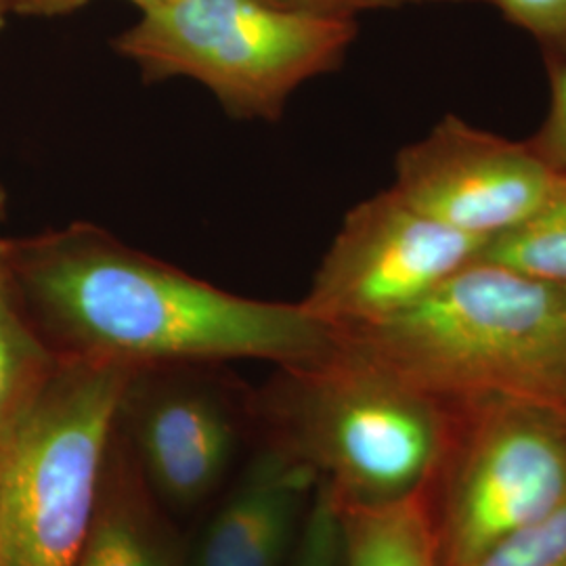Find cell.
Here are the masks:
<instances>
[{
  "label": "cell",
  "instance_id": "6da1fadb",
  "mask_svg": "<svg viewBox=\"0 0 566 566\" xmlns=\"http://www.w3.org/2000/svg\"><path fill=\"white\" fill-rule=\"evenodd\" d=\"M0 275L55 355L122 365L269 361L301 367L340 346L303 303L245 298L91 223L0 240Z\"/></svg>",
  "mask_w": 566,
  "mask_h": 566
},
{
  "label": "cell",
  "instance_id": "7a4b0ae2",
  "mask_svg": "<svg viewBox=\"0 0 566 566\" xmlns=\"http://www.w3.org/2000/svg\"><path fill=\"white\" fill-rule=\"evenodd\" d=\"M343 340L449 405L566 403V285L476 259L420 303Z\"/></svg>",
  "mask_w": 566,
  "mask_h": 566
},
{
  "label": "cell",
  "instance_id": "3957f363",
  "mask_svg": "<svg viewBox=\"0 0 566 566\" xmlns=\"http://www.w3.org/2000/svg\"><path fill=\"white\" fill-rule=\"evenodd\" d=\"M275 443L311 465L344 507L428 495L455 432V407L346 344L280 367L261 397Z\"/></svg>",
  "mask_w": 566,
  "mask_h": 566
},
{
  "label": "cell",
  "instance_id": "277c9868",
  "mask_svg": "<svg viewBox=\"0 0 566 566\" xmlns=\"http://www.w3.org/2000/svg\"><path fill=\"white\" fill-rule=\"evenodd\" d=\"M142 18L114 41L145 78L203 84L238 118L277 120L287 99L340 67L353 15L269 0H133Z\"/></svg>",
  "mask_w": 566,
  "mask_h": 566
},
{
  "label": "cell",
  "instance_id": "5b68a950",
  "mask_svg": "<svg viewBox=\"0 0 566 566\" xmlns=\"http://www.w3.org/2000/svg\"><path fill=\"white\" fill-rule=\"evenodd\" d=\"M133 369L60 357L0 462V565L76 566Z\"/></svg>",
  "mask_w": 566,
  "mask_h": 566
},
{
  "label": "cell",
  "instance_id": "8992f818",
  "mask_svg": "<svg viewBox=\"0 0 566 566\" xmlns=\"http://www.w3.org/2000/svg\"><path fill=\"white\" fill-rule=\"evenodd\" d=\"M455 407V432L432 485L441 566H470L566 504V403L486 397Z\"/></svg>",
  "mask_w": 566,
  "mask_h": 566
},
{
  "label": "cell",
  "instance_id": "52a82bcc",
  "mask_svg": "<svg viewBox=\"0 0 566 566\" xmlns=\"http://www.w3.org/2000/svg\"><path fill=\"white\" fill-rule=\"evenodd\" d=\"M485 248L388 187L346 212L301 303L336 329L376 324L420 303Z\"/></svg>",
  "mask_w": 566,
  "mask_h": 566
},
{
  "label": "cell",
  "instance_id": "ba28073f",
  "mask_svg": "<svg viewBox=\"0 0 566 566\" xmlns=\"http://www.w3.org/2000/svg\"><path fill=\"white\" fill-rule=\"evenodd\" d=\"M565 179L528 142L447 114L399 151L390 189L426 217L489 243L531 221Z\"/></svg>",
  "mask_w": 566,
  "mask_h": 566
},
{
  "label": "cell",
  "instance_id": "9c48e42d",
  "mask_svg": "<svg viewBox=\"0 0 566 566\" xmlns=\"http://www.w3.org/2000/svg\"><path fill=\"white\" fill-rule=\"evenodd\" d=\"M210 365L133 369L120 418L128 420L143 472L172 506L200 504L223 481L235 451V418Z\"/></svg>",
  "mask_w": 566,
  "mask_h": 566
},
{
  "label": "cell",
  "instance_id": "30bf717a",
  "mask_svg": "<svg viewBox=\"0 0 566 566\" xmlns=\"http://www.w3.org/2000/svg\"><path fill=\"white\" fill-rule=\"evenodd\" d=\"M317 474L269 441L243 470L189 566H283L296 544Z\"/></svg>",
  "mask_w": 566,
  "mask_h": 566
},
{
  "label": "cell",
  "instance_id": "8fae6325",
  "mask_svg": "<svg viewBox=\"0 0 566 566\" xmlns=\"http://www.w3.org/2000/svg\"><path fill=\"white\" fill-rule=\"evenodd\" d=\"M76 566L189 565L177 556L142 486L122 465L109 472L107 460L97 514Z\"/></svg>",
  "mask_w": 566,
  "mask_h": 566
},
{
  "label": "cell",
  "instance_id": "7c38bea8",
  "mask_svg": "<svg viewBox=\"0 0 566 566\" xmlns=\"http://www.w3.org/2000/svg\"><path fill=\"white\" fill-rule=\"evenodd\" d=\"M344 566H441L426 495L344 507Z\"/></svg>",
  "mask_w": 566,
  "mask_h": 566
},
{
  "label": "cell",
  "instance_id": "4fadbf2b",
  "mask_svg": "<svg viewBox=\"0 0 566 566\" xmlns=\"http://www.w3.org/2000/svg\"><path fill=\"white\" fill-rule=\"evenodd\" d=\"M55 361L57 355L42 343L4 285L0 296V446L34 401Z\"/></svg>",
  "mask_w": 566,
  "mask_h": 566
},
{
  "label": "cell",
  "instance_id": "5bb4252c",
  "mask_svg": "<svg viewBox=\"0 0 566 566\" xmlns=\"http://www.w3.org/2000/svg\"><path fill=\"white\" fill-rule=\"evenodd\" d=\"M483 259L566 285V179L531 221L486 243Z\"/></svg>",
  "mask_w": 566,
  "mask_h": 566
},
{
  "label": "cell",
  "instance_id": "9a60e30c",
  "mask_svg": "<svg viewBox=\"0 0 566 566\" xmlns=\"http://www.w3.org/2000/svg\"><path fill=\"white\" fill-rule=\"evenodd\" d=\"M283 566H344V507L324 481H317L296 544Z\"/></svg>",
  "mask_w": 566,
  "mask_h": 566
},
{
  "label": "cell",
  "instance_id": "2e32d148",
  "mask_svg": "<svg viewBox=\"0 0 566 566\" xmlns=\"http://www.w3.org/2000/svg\"><path fill=\"white\" fill-rule=\"evenodd\" d=\"M470 566H566V504L491 547Z\"/></svg>",
  "mask_w": 566,
  "mask_h": 566
},
{
  "label": "cell",
  "instance_id": "e0dca14e",
  "mask_svg": "<svg viewBox=\"0 0 566 566\" xmlns=\"http://www.w3.org/2000/svg\"><path fill=\"white\" fill-rule=\"evenodd\" d=\"M516 28L525 30L546 61L566 60V0H493Z\"/></svg>",
  "mask_w": 566,
  "mask_h": 566
},
{
  "label": "cell",
  "instance_id": "ac0fdd59",
  "mask_svg": "<svg viewBox=\"0 0 566 566\" xmlns=\"http://www.w3.org/2000/svg\"><path fill=\"white\" fill-rule=\"evenodd\" d=\"M549 102L546 118L528 145L547 166L566 177V60L547 63Z\"/></svg>",
  "mask_w": 566,
  "mask_h": 566
},
{
  "label": "cell",
  "instance_id": "d6986e66",
  "mask_svg": "<svg viewBox=\"0 0 566 566\" xmlns=\"http://www.w3.org/2000/svg\"><path fill=\"white\" fill-rule=\"evenodd\" d=\"M273 4L287 9H304V11H322V13H340L359 18L361 13L380 11V9H397L407 2L418 0H269Z\"/></svg>",
  "mask_w": 566,
  "mask_h": 566
},
{
  "label": "cell",
  "instance_id": "ffe728a7",
  "mask_svg": "<svg viewBox=\"0 0 566 566\" xmlns=\"http://www.w3.org/2000/svg\"><path fill=\"white\" fill-rule=\"evenodd\" d=\"M86 2L88 0H9V7H11V13H18V15L57 18L81 9Z\"/></svg>",
  "mask_w": 566,
  "mask_h": 566
},
{
  "label": "cell",
  "instance_id": "44dd1931",
  "mask_svg": "<svg viewBox=\"0 0 566 566\" xmlns=\"http://www.w3.org/2000/svg\"><path fill=\"white\" fill-rule=\"evenodd\" d=\"M9 15H11L9 0H0V30L4 28V23H7V18H9ZM4 214H7V191H4V187L0 185V223H2Z\"/></svg>",
  "mask_w": 566,
  "mask_h": 566
},
{
  "label": "cell",
  "instance_id": "7402d4cb",
  "mask_svg": "<svg viewBox=\"0 0 566 566\" xmlns=\"http://www.w3.org/2000/svg\"><path fill=\"white\" fill-rule=\"evenodd\" d=\"M4 294V282H2V275H0V296Z\"/></svg>",
  "mask_w": 566,
  "mask_h": 566
},
{
  "label": "cell",
  "instance_id": "603a6c76",
  "mask_svg": "<svg viewBox=\"0 0 566 566\" xmlns=\"http://www.w3.org/2000/svg\"><path fill=\"white\" fill-rule=\"evenodd\" d=\"M2 451H4V446H0V462H2Z\"/></svg>",
  "mask_w": 566,
  "mask_h": 566
},
{
  "label": "cell",
  "instance_id": "cb8c5ba5",
  "mask_svg": "<svg viewBox=\"0 0 566 566\" xmlns=\"http://www.w3.org/2000/svg\"><path fill=\"white\" fill-rule=\"evenodd\" d=\"M0 566H2V565H0Z\"/></svg>",
  "mask_w": 566,
  "mask_h": 566
}]
</instances>
